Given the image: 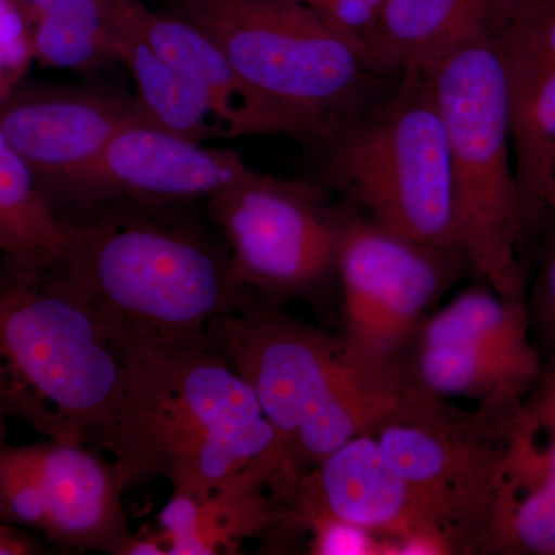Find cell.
Here are the masks:
<instances>
[{"label":"cell","mask_w":555,"mask_h":555,"mask_svg":"<svg viewBox=\"0 0 555 555\" xmlns=\"http://www.w3.org/2000/svg\"><path fill=\"white\" fill-rule=\"evenodd\" d=\"M0 406L47 440L109 452L129 488L126 358L60 268L3 255Z\"/></svg>","instance_id":"cell-1"},{"label":"cell","mask_w":555,"mask_h":555,"mask_svg":"<svg viewBox=\"0 0 555 555\" xmlns=\"http://www.w3.org/2000/svg\"><path fill=\"white\" fill-rule=\"evenodd\" d=\"M69 230L62 275L118 347L214 346L215 321L251 294L233 275L229 254L181 225L119 214Z\"/></svg>","instance_id":"cell-2"},{"label":"cell","mask_w":555,"mask_h":555,"mask_svg":"<svg viewBox=\"0 0 555 555\" xmlns=\"http://www.w3.org/2000/svg\"><path fill=\"white\" fill-rule=\"evenodd\" d=\"M214 40L250 91L264 127L312 144L360 115L397 79L372 75L363 46L297 0H166Z\"/></svg>","instance_id":"cell-3"},{"label":"cell","mask_w":555,"mask_h":555,"mask_svg":"<svg viewBox=\"0 0 555 555\" xmlns=\"http://www.w3.org/2000/svg\"><path fill=\"white\" fill-rule=\"evenodd\" d=\"M211 345L257 396L284 452L273 485L287 495L310 469L350 438L374 433L400 389L367 374L341 337L284 315L248 295L219 318Z\"/></svg>","instance_id":"cell-4"},{"label":"cell","mask_w":555,"mask_h":555,"mask_svg":"<svg viewBox=\"0 0 555 555\" xmlns=\"http://www.w3.org/2000/svg\"><path fill=\"white\" fill-rule=\"evenodd\" d=\"M119 350L129 375L131 483L164 477L171 492L201 496L262 460L284 465L257 396L217 347Z\"/></svg>","instance_id":"cell-5"},{"label":"cell","mask_w":555,"mask_h":555,"mask_svg":"<svg viewBox=\"0 0 555 555\" xmlns=\"http://www.w3.org/2000/svg\"><path fill=\"white\" fill-rule=\"evenodd\" d=\"M306 149L321 189L401 238L456 251L447 130L426 69H408L386 96Z\"/></svg>","instance_id":"cell-6"},{"label":"cell","mask_w":555,"mask_h":555,"mask_svg":"<svg viewBox=\"0 0 555 555\" xmlns=\"http://www.w3.org/2000/svg\"><path fill=\"white\" fill-rule=\"evenodd\" d=\"M447 130L456 251L500 297L526 302V224L511 142L505 69L495 42L426 69Z\"/></svg>","instance_id":"cell-7"},{"label":"cell","mask_w":555,"mask_h":555,"mask_svg":"<svg viewBox=\"0 0 555 555\" xmlns=\"http://www.w3.org/2000/svg\"><path fill=\"white\" fill-rule=\"evenodd\" d=\"M514 420L463 411L401 383L375 427L383 455L408 481L423 524L449 554L489 553Z\"/></svg>","instance_id":"cell-8"},{"label":"cell","mask_w":555,"mask_h":555,"mask_svg":"<svg viewBox=\"0 0 555 555\" xmlns=\"http://www.w3.org/2000/svg\"><path fill=\"white\" fill-rule=\"evenodd\" d=\"M462 262L456 251L401 238L372 219L339 215L341 339L371 377L400 389L401 363L420 321Z\"/></svg>","instance_id":"cell-9"},{"label":"cell","mask_w":555,"mask_h":555,"mask_svg":"<svg viewBox=\"0 0 555 555\" xmlns=\"http://www.w3.org/2000/svg\"><path fill=\"white\" fill-rule=\"evenodd\" d=\"M326 198L315 182L264 173L208 199L241 286L273 301L312 291L337 269L339 215Z\"/></svg>","instance_id":"cell-10"},{"label":"cell","mask_w":555,"mask_h":555,"mask_svg":"<svg viewBox=\"0 0 555 555\" xmlns=\"http://www.w3.org/2000/svg\"><path fill=\"white\" fill-rule=\"evenodd\" d=\"M264 173L248 167L232 150L206 147L137 116L122 127L57 218L67 228L119 211L120 204L142 210L210 199L225 190L258 181Z\"/></svg>","instance_id":"cell-11"},{"label":"cell","mask_w":555,"mask_h":555,"mask_svg":"<svg viewBox=\"0 0 555 555\" xmlns=\"http://www.w3.org/2000/svg\"><path fill=\"white\" fill-rule=\"evenodd\" d=\"M138 115L134 100L91 87L25 82L0 98V131L56 217L113 134Z\"/></svg>","instance_id":"cell-12"},{"label":"cell","mask_w":555,"mask_h":555,"mask_svg":"<svg viewBox=\"0 0 555 555\" xmlns=\"http://www.w3.org/2000/svg\"><path fill=\"white\" fill-rule=\"evenodd\" d=\"M43 516L39 531L68 551L124 555L133 535L115 460L87 444L40 441Z\"/></svg>","instance_id":"cell-13"},{"label":"cell","mask_w":555,"mask_h":555,"mask_svg":"<svg viewBox=\"0 0 555 555\" xmlns=\"http://www.w3.org/2000/svg\"><path fill=\"white\" fill-rule=\"evenodd\" d=\"M529 0H385L363 42L372 75L397 79L429 69L456 51L495 42Z\"/></svg>","instance_id":"cell-14"},{"label":"cell","mask_w":555,"mask_h":555,"mask_svg":"<svg viewBox=\"0 0 555 555\" xmlns=\"http://www.w3.org/2000/svg\"><path fill=\"white\" fill-rule=\"evenodd\" d=\"M495 46L505 69L514 167L531 233L555 208V39L509 27Z\"/></svg>","instance_id":"cell-15"},{"label":"cell","mask_w":555,"mask_h":555,"mask_svg":"<svg viewBox=\"0 0 555 555\" xmlns=\"http://www.w3.org/2000/svg\"><path fill=\"white\" fill-rule=\"evenodd\" d=\"M291 502L320 507L392 540L412 532H429L414 492L389 465L374 433L350 438L324 456L298 481L284 505Z\"/></svg>","instance_id":"cell-16"},{"label":"cell","mask_w":555,"mask_h":555,"mask_svg":"<svg viewBox=\"0 0 555 555\" xmlns=\"http://www.w3.org/2000/svg\"><path fill=\"white\" fill-rule=\"evenodd\" d=\"M102 2L105 21L138 36L207 94L222 138L264 137L250 91L206 33L173 14L149 9L142 0Z\"/></svg>","instance_id":"cell-17"},{"label":"cell","mask_w":555,"mask_h":555,"mask_svg":"<svg viewBox=\"0 0 555 555\" xmlns=\"http://www.w3.org/2000/svg\"><path fill=\"white\" fill-rule=\"evenodd\" d=\"M283 467L272 456L229 478L207 495L171 492L158 516L167 555L238 553L241 543L280 525L275 500L266 496Z\"/></svg>","instance_id":"cell-18"},{"label":"cell","mask_w":555,"mask_h":555,"mask_svg":"<svg viewBox=\"0 0 555 555\" xmlns=\"http://www.w3.org/2000/svg\"><path fill=\"white\" fill-rule=\"evenodd\" d=\"M415 343L411 363L401 364V383L429 396L476 401L478 411L511 420L524 411L543 372L537 347L502 350L473 345Z\"/></svg>","instance_id":"cell-19"},{"label":"cell","mask_w":555,"mask_h":555,"mask_svg":"<svg viewBox=\"0 0 555 555\" xmlns=\"http://www.w3.org/2000/svg\"><path fill=\"white\" fill-rule=\"evenodd\" d=\"M489 553L555 555V430L525 408L511 427Z\"/></svg>","instance_id":"cell-20"},{"label":"cell","mask_w":555,"mask_h":555,"mask_svg":"<svg viewBox=\"0 0 555 555\" xmlns=\"http://www.w3.org/2000/svg\"><path fill=\"white\" fill-rule=\"evenodd\" d=\"M105 28L109 56L126 65L137 83L134 105L142 119L196 142L221 137V130L210 124L214 108L203 90L138 36L108 21Z\"/></svg>","instance_id":"cell-21"},{"label":"cell","mask_w":555,"mask_h":555,"mask_svg":"<svg viewBox=\"0 0 555 555\" xmlns=\"http://www.w3.org/2000/svg\"><path fill=\"white\" fill-rule=\"evenodd\" d=\"M72 244L25 160L0 131V255L28 264L60 268Z\"/></svg>","instance_id":"cell-22"},{"label":"cell","mask_w":555,"mask_h":555,"mask_svg":"<svg viewBox=\"0 0 555 555\" xmlns=\"http://www.w3.org/2000/svg\"><path fill=\"white\" fill-rule=\"evenodd\" d=\"M412 341L502 350L535 347L526 302L500 297L492 288L463 292L426 323L420 324Z\"/></svg>","instance_id":"cell-23"},{"label":"cell","mask_w":555,"mask_h":555,"mask_svg":"<svg viewBox=\"0 0 555 555\" xmlns=\"http://www.w3.org/2000/svg\"><path fill=\"white\" fill-rule=\"evenodd\" d=\"M9 418L0 406V521L39 531L43 516L40 443L11 444Z\"/></svg>","instance_id":"cell-24"},{"label":"cell","mask_w":555,"mask_h":555,"mask_svg":"<svg viewBox=\"0 0 555 555\" xmlns=\"http://www.w3.org/2000/svg\"><path fill=\"white\" fill-rule=\"evenodd\" d=\"M33 57L31 30L16 0H0V98L20 83Z\"/></svg>","instance_id":"cell-25"},{"label":"cell","mask_w":555,"mask_h":555,"mask_svg":"<svg viewBox=\"0 0 555 555\" xmlns=\"http://www.w3.org/2000/svg\"><path fill=\"white\" fill-rule=\"evenodd\" d=\"M528 306L531 331L545 347L546 360L555 358V232L551 236Z\"/></svg>","instance_id":"cell-26"},{"label":"cell","mask_w":555,"mask_h":555,"mask_svg":"<svg viewBox=\"0 0 555 555\" xmlns=\"http://www.w3.org/2000/svg\"><path fill=\"white\" fill-rule=\"evenodd\" d=\"M315 11L332 28L363 46L385 0H297Z\"/></svg>","instance_id":"cell-27"},{"label":"cell","mask_w":555,"mask_h":555,"mask_svg":"<svg viewBox=\"0 0 555 555\" xmlns=\"http://www.w3.org/2000/svg\"><path fill=\"white\" fill-rule=\"evenodd\" d=\"M28 24L38 20L72 22L91 28H105L102 0H16Z\"/></svg>","instance_id":"cell-28"},{"label":"cell","mask_w":555,"mask_h":555,"mask_svg":"<svg viewBox=\"0 0 555 555\" xmlns=\"http://www.w3.org/2000/svg\"><path fill=\"white\" fill-rule=\"evenodd\" d=\"M525 412L537 425L555 430V358L543 361L542 375L526 400Z\"/></svg>","instance_id":"cell-29"},{"label":"cell","mask_w":555,"mask_h":555,"mask_svg":"<svg viewBox=\"0 0 555 555\" xmlns=\"http://www.w3.org/2000/svg\"><path fill=\"white\" fill-rule=\"evenodd\" d=\"M38 543L33 542L27 535L22 534L16 526L0 521V555H28L40 554Z\"/></svg>","instance_id":"cell-30"},{"label":"cell","mask_w":555,"mask_h":555,"mask_svg":"<svg viewBox=\"0 0 555 555\" xmlns=\"http://www.w3.org/2000/svg\"><path fill=\"white\" fill-rule=\"evenodd\" d=\"M124 555H167V550L159 532L145 531L131 535Z\"/></svg>","instance_id":"cell-31"}]
</instances>
